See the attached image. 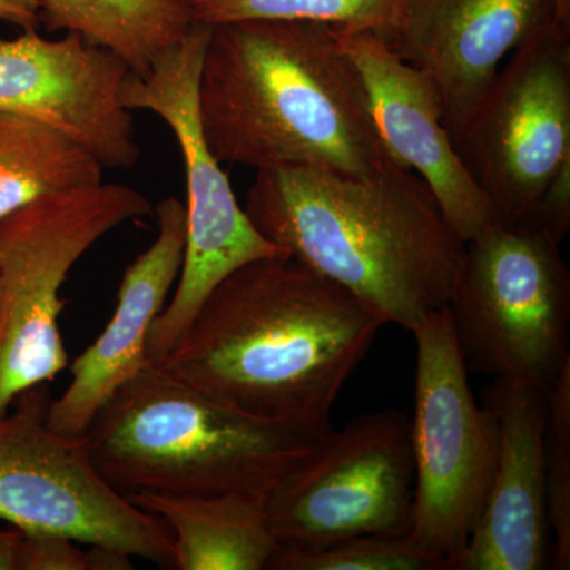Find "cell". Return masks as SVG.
<instances>
[{
	"label": "cell",
	"instance_id": "cell-12",
	"mask_svg": "<svg viewBox=\"0 0 570 570\" xmlns=\"http://www.w3.org/2000/svg\"><path fill=\"white\" fill-rule=\"evenodd\" d=\"M130 67L99 45L37 31L0 39V111L48 124L85 146L105 168L129 170L140 159L132 111L121 92Z\"/></svg>",
	"mask_w": 570,
	"mask_h": 570
},
{
	"label": "cell",
	"instance_id": "cell-2",
	"mask_svg": "<svg viewBox=\"0 0 570 570\" xmlns=\"http://www.w3.org/2000/svg\"><path fill=\"white\" fill-rule=\"evenodd\" d=\"M197 105L202 134L220 164L356 176L396 165L379 138L362 77L330 26H212Z\"/></svg>",
	"mask_w": 570,
	"mask_h": 570
},
{
	"label": "cell",
	"instance_id": "cell-6",
	"mask_svg": "<svg viewBox=\"0 0 570 570\" xmlns=\"http://www.w3.org/2000/svg\"><path fill=\"white\" fill-rule=\"evenodd\" d=\"M212 26L194 21L183 40L153 63L130 71L122 86L127 110L159 116L178 140L186 170V250L174 296L154 321L146 354L163 362L178 347L216 285L258 258L288 255L265 238L236 200L230 179L209 151L198 119V78Z\"/></svg>",
	"mask_w": 570,
	"mask_h": 570
},
{
	"label": "cell",
	"instance_id": "cell-16",
	"mask_svg": "<svg viewBox=\"0 0 570 570\" xmlns=\"http://www.w3.org/2000/svg\"><path fill=\"white\" fill-rule=\"evenodd\" d=\"M156 239L124 273L110 322L69 365V387L50 401L47 423L55 433L85 436L94 415L112 393L151 363L146 354L149 332L181 275L186 205L176 197L164 198L156 206Z\"/></svg>",
	"mask_w": 570,
	"mask_h": 570
},
{
	"label": "cell",
	"instance_id": "cell-18",
	"mask_svg": "<svg viewBox=\"0 0 570 570\" xmlns=\"http://www.w3.org/2000/svg\"><path fill=\"white\" fill-rule=\"evenodd\" d=\"M40 22L111 51L132 73L178 45L193 26L190 7L175 0H37Z\"/></svg>",
	"mask_w": 570,
	"mask_h": 570
},
{
	"label": "cell",
	"instance_id": "cell-22",
	"mask_svg": "<svg viewBox=\"0 0 570 570\" xmlns=\"http://www.w3.org/2000/svg\"><path fill=\"white\" fill-rule=\"evenodd\" d=\"M547 517L551 532L550 568L570 569V356L547 392Z\"/></svg>",
	"mask_w": 570,
	"mask_h": 570
},
{
	"label": "cell",
	"instance_id": "cell-5",
	"mask_svg": "<svg viewBox=\"0 0 570 570\" xmlns=\"http://www.w3.org/2000/svg\"><path fill=\"white\" fill-rule=\"evenodd\" d=\"M153 205L122 184L52 195L0 223V417L22 393L69 367L59 316L75 264L119 225Z\"/></svg>",
	"mask_w": 570,
	"mask_h": 570
},
{
	"label": "cell",
	"instance_id": "cell-14",
	"mask_svg": "<svg viewBox=\"0 0 570 570\" xmlns=\"http://www.w3.org/2000/svg\"><path fill=\"white\" fill-rule=\"evenodd\" d=\"M337 39L362 77L379 138L393 160L426 184L464 243L494 227L497 213L456 153L433 81L374 31L337 29Z\"/></svg>",
	"mask_w": 570,
	"mask_h": 570
},
{
	"label": "cell",
	"instance_id": "cell-20",
	"mask_svg": "<svg viewBox=\"0 0 570 570\" xmlns=\"http://www.w3.org/2000/svg\"><path fill=\"white\" fill-rule=\"evenodd\" d=\"M400 0H195L202 24L243 20L314 22L341 31L379 32L392 21Z\"/></svg>",
	"mask_w": 570,
	"mask_h": 570
},
{
	"label": "cell",
	"instance_id": "cell-25",
	"mask_svg": "<svg viewBox=\"0 0 570 570\" xmlns=\"http://www.w3.org/2000/svg\"><path fill=\"white\" fill-rule=\"evenodd\" d=\"M0 21L18 26L24 31H37L40 9L37 0H0Z\"/></svg>",
	"mask_w": 570,
	"mask_h": 570
},
{
	"label": "cell",
	"instance_id": "cell-1",
	"mask_svg": "<svg viewBox=\"0 0 570 570\" xmlns=\"http://www.w3.org/2000/svg\"><path fill=\"white\" fill-rule=\"evenodd\" d=\"M384 325L340 285L276 255L220 281L156 365L227 406L321 439Z\"/></svg>",
	"mask_w": 570,
	"mask_h": 570
},
{
	"label": "cell",
	"instance_id": "cell-8",
	"mask_svg": "<svg viewBox=\"0 0 570 570\" xmlns=\"http://www.w3.org/2000/svg\"><path fill=\"white\" fill-rule=\"evenodd\" d=\"M411 333L417 343L411 538L452 570L489 499L498 466V423L472 393L448 307Z\"/></svg>",
	"mask_w": 570,
	"mask_h": 570
},
{
	"label": "cell",
	"instance_id": "cell-28",
	"mask_svg": "<svg viewBox=\"0 0 570 570\" xmlns=\"http://www.w3.org/2000/svg\"><path fill=\"white\" fill-rule=\"evenodd\" d=\"M175 2L183 3V6L190 7L195 2V0H175Z\"/></svg>",
	"mask_w": 570,
	"mask_h": 570
},
{
	"label": "cell",
	"instance_id": "cell-26",
	"mask_svg": "<svg viewBox=\"0 0 570 570\" xmlns=\"http://www.w3.org/2000/svg\"><path fill=\"white\" fill-rule=\"evenodd\" d=\"M22 531L0 530V570H20Z\"/></svg>",
	"mask_w": 570,
	"mask_h": 570
},
{
	"label": "cell",
	"instance_id": "cell-7",
	"mask_svg": "<svg viewBox=\"0 0 570 570\" xmlns=\"http://www.w3.org/2000/svg\"><path fill=\"white\" fill-rule=\"evenodd\" d=\"M560 246L527 223H498L466 243L448 309L469 371L550 387L570 356Z\"/></svg>",
	"mask_w": 570,
	"mask_h": 570
},
{
	"label": "cell",
	"instance_id": "cell-15",
	"mask_svg": "<svg viewBox=\"0 0 570 570\" xmlns=\"http://www.w3.org/2000/svg\"><path fill=\"white\" fill-rule=\"evenodd\" d=\"M547 392L546 385L499 377L483 390L482 403L498 423V466L478 527L452 570L550 568Z\"/></svg>",
	"mask_w": 570,
	"mask_h": 570
},
{
	"label": "cell",
	"instance_id": "cell-13",
	"mask_svg": "<svg viewBox=\"0 0 570 570\" xmlns=\"http://www.w3.org/2000/svg\"><path fill=\"white\" fill-rule=\"evenodd\" d=\"M557 24L570 26L557 0H400L376 33L436 86L453 141L502 59Z\"/></svg>",
	"mask_w": 570,
	"mask_h": 570
},
{
	"label": "cell",
	"instance_id": "cell-17",
	"mask_svg": "<svg viewBox=\"0 0 570 570\" xmlns=\"http://www.w3.org/2000/svg\"><path fill=\"white\" fill-rule=\"evenodd\" d=\"M170 531L175 569L265 570L279 549L266 513V499L245 493L126 497Z\"/></svg>",
	"mask_w": 570,
	"mask_h": 570
},
{
	"label": "cell",
	"instance_id": "cell-24",
	"mask_svg": "<svg viewBox=\"0 0 570 570\" xmlns=\"http://www.w3.org/2000/svg\"><path fill=\"white\" fill-rule=\"evenodd\" d=\"M524 223L534 225L554 242H564L570 230V160L562 165Z\"/></svg>",
	"mask_w": 570,
	"mask_h": 570
},
{
	"label": "cell",
	"instance_id": "cell-4",
	"mask_svg": "<svg viewBox=\"0 0 570 570\" xmlns=\"http://www.w3.org/2000/svg\"><path fill=\"white\" fill-rule=\"evenodd\" d=\"M85 439L94 468L122 497L262 499L321 441L227 406L156 363L112 393Z\"/></svg>",
	"mask_w": 570,
	"mask_h": 570
},
{
	"label": "cell",
	"instance_id": "cell-3",
	"mask_svg": "<svg viewBox=\"0 0 570 570\" xmlns=\"http://www.w3.org/2000/svg\"><path fill=\"white\" fill-rule=\"evenodd\" d=\"M245 212L273 245L412 332L448 307L466 243L414 171L262 168Z\"/></svg>",
	"mask_w": 570,
	"mask_h": 570
},
{
	"label": "cell",
	"instance_id": "cell-10",
	"mask_svg": "<svg viewBox=\"0 0 570 570\" xmlns=\"http://www.w3.org/2000/svg\"><path fill=\"white\" fill-rule=\"evenodd\" d=\"M411 417L387 409L332 430L266 498L279 546H332L360 535L411 534Z\"/></svg>",
	"mask_w": 570,
	"mask_h": 570
},
{
	"label": "cell",
	"instance_id": "cell-9",
	"mask_svg": "<svg viewBox=\"0 0 570 570\" xmlns=\"http://www.w3.org/2000/svg\"><path fill=\"white\" fill-rule=\"evenodd\" d=\"M50 401V390L39 385L0 417V521L175 569L170 531L105 482L85 436L48 426Z\"/></svg>",
	"mask_w": 570,
	"mask_h": 570
},
{
	"label": "cell",
	"instance_id": "cell-27",
	"mask_svg": "<svg viewBox=\"0 0 570 570\" xmlns=\"http://www.w3.org/2000/svg\"><path fill=\"white\" fill-rule=\"evenodd\" d=\"M561 20L570 24V0H557Z\"/></svg>",
	"mask_w": 570,
	"mask_h": 570
},
{
	"label": "cell",
	"instance_id": "cell-19",
	"mask_svg": "<svg viewBox=\"0 0 570 570\" xmlns=\"http://www.w3.org/2000/svg\"><path fill=\"white\" fill-rule=\"evenodd\" d=\"M104 168L48 124L0 111V223L43 198L104 183Z\"/></svg>",
	"mask_w": 570,
	"mask_h": 570
},
{
	"label": "cell",
	"instance_id": "cell-11",
	"mask_svg": "<svg viewBox=\"0 0 570 570\" xmlns=\"http://www.w3.org/2000/svg\"><path fill=\"white\" fill-rule=\"evenodd\" d=\"M453 145L498 223H524L570 160V26L513 52Z\"/></svg>",
	"mask_w": 570,
	"mask_h": 570
},
{
	"label": "cell",
	"instance_id": "cell-21",
	"mask_svg": "<svg viewBox=\"0 0 570 570\" xmlns=\"http://www.w3.org/2000/svg\"><path fill=\"white\" fill-rule=\"evenodd\" d=\"M269 570H448L406 535L371 534L305 549L279 546Z\"/></svg>",
	"mask_w": 570,
	"mask_h": 570
},
{
	"label": "cell",
	"instance_id": "cell-23",
	"mask_svg": "<svg viewBox=\"0 0 570 570\" xmlns=\"http://www.w3.org/2000/svg\"><path fill=\"white\" fill-rule=\"evenodd\" d=\"M51 532L22 531L20 570H92L89 550Z\"/></svg>",
	"mask_w": 570,
	"mask_h": 570
}]
</instances>
